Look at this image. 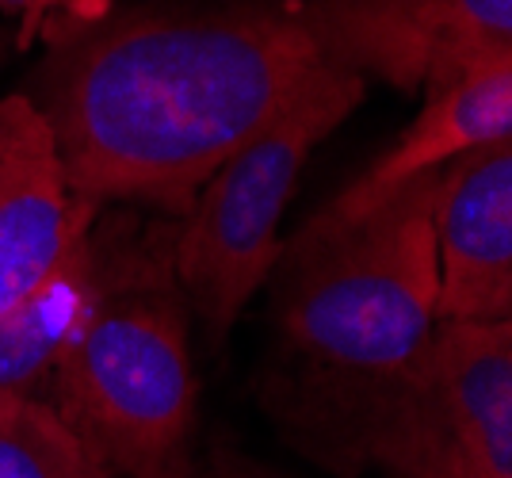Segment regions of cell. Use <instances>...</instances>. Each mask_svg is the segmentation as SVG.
I'll return each instance as SVG.
<instances>
[{
	"instance_id": "obj_2",
	"label": "cell",
	"mask_w": 512,
	"mask_h": 478,
	"mask_svg": "<svg viewBox=\"0 0 512 478\" xmlns=\"http://www.w3.org/2000/svg\"><path fill=\"white\" fill-rule=\"evenodd\" d=\"M440 173L417 176L348 226L291 241L279 318L302 356L383 383L428 345L440 299L432 234Z\"/></svg>"
},
{
	"instance_id": "obj_12",
	"label": "cell",
	"mask_w": 512,
	"mask_h": 478,
	"mask_svg": "<svg viewBox=\"0 0 512 478\" xmlns=\"http://www.w3.org/2000/svg\"><path fill=\"white\" fill-rule=\"evenodd\" d=\"M0 12L20 16V46H31V39L46 23V0H0Z\"/></svg>"
},
{
	"instance_id": "obj_8",
	"label": "cell",
	"mask_w": 512,
	"mask_h": 478,
	"mask_svg": "<svg viewBox=\"0 0 512 478\" xmlns=\"http://www.w3.org/2000/svg\"><path fill=\"white\" fill-rule=\"evenodd\" d=\"M165 241L161 230L142 234L130 215L96 218L81 249L35 295L0 314V394L43 398L50 371L96 303L138 272Z\"/></svg>"
},
{
	"instance_id": "obj_10",
	"label": "cell",
	"mask_w": 512,
	"mask_h": 478,
	"mask_svg": "<svg viewBox=\"0 0 512 478\" xmlns=\"http://www.w3.org/2000/svg\"><path fill=\"white\" fill-rule=\"evenodd\" d=\"M0 478H115L46 398L0 394Z\"/></svg>"
},
{
	"instance_id": "obj_4",
	"label": "cell",
	"mask_w": 512,
	"mask_h": 478,
	"mask_svg": "<svg viewBox=\"0 0 512 478\" xmlns=\"http://www.w3.org/2000/svg\"><path fill=\"white\" fill-rule=\"evenodd\" d=\"M367 77L356 69H325L276 119L230 153L199 188L172 238V276L180 295L226 337L241 310L279 264V218L291 203L306 157L360 108Z\"/></svg>"
},
{
	"instance_id": "obj_5",
	"label": "cell",
	"mask_w": 512,
	"mask_h": 478,
	"mask_svg": "<svg viewBox=\"0 0 512 478\" xmlns=\"http://www.w3.org/2000/svg\"><path fill=\"white\" fill-rule=\"evenodd\" d=\"M363 456L394 478H512V322H436L379 383Z\"/></svg>"
},
{
	"instance_id": "obj_6",
	"label": "cell",
	"mask_w": 512,
	"mask_h": 478,
	"mask_svg": "<svg viewBox=\"0 0 512 478\" xmlns=\"http://www.w3.org/2000/svg\"><path fill=\"white\" fill-rule=\"evenodd\" d=\"M104 207L73 192L43 111L0 100V314L35 295L92 234Z\"/></svg>"
},
{
	"instance_id": "obj_1",
	"label": "cell",
	"mask_w": 512,
	"mask_h": 478,
	"mask_svg": "<svg viewBox=\"0 0 512 478\" xmlns=\"http://www.w3.org/2000/svg\"><path fill=\"white\" fill-rule=\"evenodd\" d=\"M432 35L436 0L138 12L50 58L31 104L81 199L188 215L214 169L325 69H379L413 88L432 66Z\"/></svg>"
},
{
	"instance_id": "obj_7",
	"label": "cell",
	"mask_w": 512,
	"mask_h": 478,
	"mask_svg": "<svg viewBox=\"0 0 512 478\" xmlns=\"http://www.w3.org/2000/svg\"><path fill=\"white\" fill-rule=\"evenodd\" d=\"M436 322L512 318V138L444 165L432 203Z\"/></svg>"
},
{
	"instance_id": "obj_9",
	"label": "cell",
	"mask_w": 512,
	"mask_h": 478,
	"mask_svg": "<svg viewBox=\"0 0 512 478\" xmlns=\"http://www.w3.org/2000/svg\"><path fill=\"white\" fill-rule=\"evenodd\" d=\"M505 138H512V58L478 62L448 85L428 88L425 108L406 127V134H398V142L360 180H352L341 196L329 199L302 226L299 238H318L348 226L375 211L398 188L413 184L417 176L440 173L474 146Z\"/></svg>"
},
{
	"instance_id": "obj_13",
	"label": "cell",
	"mask_w": 512,
	"mask_h": 478,
	"mask_svg": "<svg viewBox=\"0 0 512 478\" xmlns=\"http://www.w3.org/2000/svg\"><path fill=\"white\" fill-rule=\"evenodd\" d=\"M65 4H73V0H46V16L58 12V8H65Z\"/></svg>"
},
{
	"instance_id": "obj_11",
	"label": "cell",
	"mask_w": 512,
	"mask_h": 478,
	"mask_svg": "<svg viewBox=\"0 0 512 478\" xmlns=\"http://www.w3.org/2000/svg\"><path fill=\"white\" fill-rule=\"evenodd\" d=\"M512 58V0H436V54L428 88L478 62Z\"/></svg>"
},
{
	"instance_id": "obj_14",
	"label": "cell",
	"mask_w": 512,
	"mask_h": 478,
	"mask_svg": "<svg viewBox=\"0 0 512 478\" xmlns=\"http://www.w3.org/2000/svg\"><path fill=\"white\" fill-rule=\"evenodd\" d=\"M0 50H4V31H0Z\"/></svg>"
},
{
	"instance_id": "obj_3",
	"label": "cell",
	"mask_w": 512,
	"mask_h": 478,
	"mask_svg": "<svg viewBox=\"0 0 512 478\" xmlns=\"http://www.w3.org/2000/svg\"><path fill=\"white\" fill-rule=\"evenodd\" d=\"M43 398L115 478H172L199 398L172 241L96 303Z\"/></svg>"
}]
</instances>
